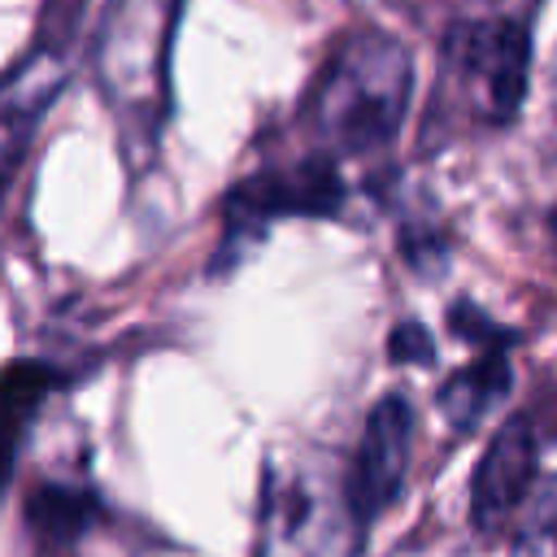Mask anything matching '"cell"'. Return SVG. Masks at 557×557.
<instances>
[{
	"mask_svg": "<svg viewBox=\"0 0 557 557\" xmlns=\"http://www.w3.org/2000/svg\"><path fill=\"white\" fill-rule=\"evenodd\" d=\"M448 326L461 335V339H474L483 352L487 348H505L509 344V331H500V326H492L474 305H466V300H457L453 305V313H448Z\"/></svg>",
	"mask_w": 557,
	"mask_h": 557,
	"instance_id": "obj_12",
	"label": "cell"
},
{
	"mask_svg": "<svg viewBox=\"0 0 557 557\" xmlns=\"http://www.w3.org/2000/svg\"><path fill=\"white\" fill-rule=\"evenodd\" d=\"M553 239H557V209H553Z\"/></svg>",
	"mask_w": 557,
	"mask_h": 557,
	"instance_id": "obj_14",
	"label": "cell"
},
{
	"mask_svg": "<svg viewBox=\"0 0 557 557\" xmlns=\"http://www.w3.org/2000/svg\"><path fill=\"white\" fill-rule=\"evenodd\" d=\"M387 357L400 361V366H431L435 361V344H431V331L422 322H400L387 339Z\"/></svg>",
	"mask_w": 557,
	"mask_h": 557,
	"instance_id": "obj_11",
	"label": "cell"
},
{
	"mask_svg": "<svg viewBox=\"0 0 557 557\" xmlns=\"http://www.w3.org/2000/svg\"><path fill=\"white\" fill-rule=\"evenodd\" d=\"M70 39H74V26L44 30V39L0 78V209H4V196L17 170L30 157V144L52 100L61 96L70 78Z\"/></svg>",
	"mask_w": 557,
	"mask_h": 557,
	"instance_id": "obj_4",
	"label": "cell"
},
{
	"mask_svg": "<svg viewBox=\"0 0 557 557\" xmlns=\"http://www.w3.org/2000/svg\"><path fill=\"white\" fill-rule=\"evenodd\" d=\"M409 444H413V409L405 396L392 392L370 409L352 470L344 479V500L361 527L396 500L409 466Z\"/></svg>",
	"mask_w": 557,
	"mask_h": 557,
	"instance_id": "obj_5",
	"label": "cell"
},
{
	"mask_svg": "<svg viewBox=\"0 0 557 557\" xmlns=\"http://www.w3.org/2000/svg\"><path fill=\"white\" fill-rule=\"evenodd\" d=\"M509 357L505 348H487L479 352L470 366H461L444 387H440V413L457 426V431H474L487 409L509 392Z\"/></svg>",
	"mask_w": 557,
	"mask_h": 557,
	"instance_id": "obj_8",
	"label": "cell"
},
{
	"mask_svg": "<svg viewBox=\"0 0 557 557\" xmlns=\"http://www.w3.org/2000/svg\"><path fill=\"white\" fill-rule=\"evenodd\" d=\"M553 113H557V65H553Z\"/></svg>",
	"mask_w": 557,
	"mask_h": 557,
	"instance_id": "obj_13",
	"label": "cell"
},
{
	"mask_svg": "<svg viewBox=\"0 0 557 557\" xmlns=\"http://www.w3.org/2000/svg\"><path fill=\"white\" fill-rule=\"evenodd\" d=\"M535 461H540V435L531 413L509 418L496 440L487 444L479 470H474V487H470V513L479 531H496L535 487Z\"/></svg>",
	"mask_w": 557,
	"mask_h": 557,
	"instance_id": "obj_6",
	"label": "cell"
},
{
	"mask_svg": "<svg viewBox=\"0 0 557 557\" xmlns=\"http://www.w3.org/2000/svg\"><path fill=\"white\" fill-rule=\"evenodd\" d=\"M348 200V183L339 178L335 157L309 152L292 165L261 170L239 178L222 200V239L213 252V274L235 270L274 222L287 218H339Z\"/></svg>",
	"mask_w": 557,
	"mask_h": 557,
	"instance_id": "obj_2",
	"label": "cell"
},
{
	"mask_svg": "<svg viewBox=\"0 0 557 557\" xmlns=\"http://www.w3.org/2000/svg\"><path fill=\"white\" fill-rule=\"evenodd\" d=\"M527 61L531 39L513 17L457 22L444 39V78L457 87L461 109L487 126H500L518 113L527 91Z\"/></svg>",
	"mask_w": 557,
	"mask_h": 557,
	"instance_id": "obj_3",
	"label": "cell"
},
{
	"mask_svg": "<svg viewBox=\"0 0 557 557\" xmlns=\"http://www.w3.org/2000/svg\"><path fill=\"white\" fill-rule=\"evenodd\" d=\"M413 96L409 48L383 30L348 35L326 61L313 96L309 122L326 157H366L396 139Z\"/></svg>",
	"mask_w": 557,
	"mask_h": 557,
	"instance_id": "obj_1",
	"label": "cell"
},
{
	"mask_svg": "<svg viewBox=\"0 0 557 557\" xmlns=\"http://www.w3.org/2000/svg\"><path fill=\"white\" fill-rule=\"evenodd\" d=\"M509 557H557V474L540 483V492L513 535Z\"/></svg>",
	"mask_w": 557,
	"mask_h": 557,
	"instance_id": "obj_10",
	"label": "cell"
},
{
	"mask_svg": "<svg viewBox=\"0 0 557 557\" xmlns=\"http://www.w3.org/2000/svg\"><path fill=\"white\" fill-rule=\"evenodd\" d=\"M57 387H65V370L48 361H13L0 370V483L13 474L30 422Z\"/></svg>",
	"mask_w": 557,
	"mask_h": 557,
	"instance_id": "obj_7",
	"label": "cell"
},
{
	"mask_svg": "<svg viewBox=\"0 0 557 557\" xmlns=\"http://www.w3.org/2000/svg\"><path fill=\"white\" fill-rule=\"evenodd\" d=\"M26 518H30L35 535L44 544H70L100 518V500L78 483H57L52 479V483H39L30 492Z\"/></svg>",
	"mask_w": 557,
	"mask_h": 557,
	"instance_id": "obj_9",
	"label": "cell"
}]
</instances>
